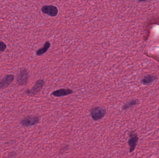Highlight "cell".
<instances>
[{
    "mask_svg": "<svg viewBox=\"0 0 159 158\" xmlns=\"http://www.w3.org/2000/svg\"><path fill=\"white\" fill-rule=\"evenodd\" d=\"M29 72L27 69H22L20 71L17 78V83L19 86L27 84L29 79Z\"/></svg>",
    "mask_w": 159,
    "mask_h": 158,
    "instance_id": "3957f363",
    "label": "cell"
},
{
    "mask_svg": "<svg viewBox=\"0 0 159 158\" xmlns=\"http://www.w3.org/2000/svg\"><path fill=\"white\" fill-rule=\"evenodd\" d=\"M40 122V117L37 116H29L22 119L20 124L23 127H31L38 124Z\"/></svg>",
    "mask_w": 159,
    "mask_h": 158,
    "instance_id": "7a4b0ae2",
    "label": "cell"
},
{
    "mask_svg": "<svg viewBox=\"0 0 159 158\" xmlns=\"http://www.w3.org/2000/svg\"><path fill=\"white\" fill-rule=\"evenodd\" d=\"M50 45H51V44H50V42L48 41H47L45 43L44 46H43L42 48L38 49V50L36 51V55L41 56L45 53L48 51L49 48H50Z\"/></svg>",
    "mask_w": 159,
    "mask_h": 158,
    "instance_id": "9c48e42d",
    "label": "cell"
},
{
    "mask_svg": "<svg viewBox=\"0 0 159 158\" xmlns=\"http://www.w3.org/2000/svg\"><path fill=\"white\" fill-rule=\"evenodd\" d=\"M130 138L128 141V144L129 147V152L132 153L136 148L139 138L137 135L134 131L129 133Z\"/></svg>",
    "mask_w": 159,
    "mask_h": 158,
    "instance_id": "277c9868",
    "label": "cell"
},
{
    "mask_svg": "<svg viewBox=\"0 0 159 158\" xmlns=\"http://www.w3.org/2000/svg\"><path fill=\"white\" fill-rule=\"evenodd\" d=\"M138 104V101L137 100H132L131 101L128 102L127 104L124 105L122 107V109L123 110H126L134 106L135 105Z\"/></svg>",
    "mask_w": 159,
    "mask_h": 158,
    "instance_id": "30bf717a",
    "label": "cell"
},
{
    "mask_svg": "<svg viewBox=\"0 0 159 158\" xmlns=\"http://www.w3.org/2000/svg\"><path fill=\"white\" fill-rule=\"evenodd\" d=\"M7 48V45L3 42L0 41V52H3Z\"/></svg>",
    "mask_w": 159,
    "mask_h": 158,
    "instance_id": "7c38bea8",
    "label": "cell"
},
{
    "mask_svg": "<svg viewBox=\"0 0 159 158\" xmlns=\"http://www.w3.org/2000/svg\"><path fill=\"white\" fill-rule=\"evenodd\" d=\"M14 79V76L11 74L7 75L0 81V89H3L9 86Z\"/></svg>",
    "mask_w": 159,
    "mask_h": 158,
    "instance_id": "52a82bcc",
    "label": "cell"
},
{
    "mask_svg": "<svg viewBox=\"0 0 159 158\" xmlns=\"http://www.w3.org/2000/svg\"><path fill=\"white\" fill-rule=\"evenodd\" d=\"M73 93V91L70 89H61L54 91L52 93V95L56 97H61L66 96Z\"/></svg>",
    "mask_w": 159,
    "mask_h": 158,
    "instance_id": "ba28073f",
    "label": "cell"
},
{
    "mask_svg": "<svg viewBox=\"0 0 159 158\" xmlns=\"http://www.w3.org/2000/svg\"><path fill=\"white\" fill-rule=\"evenodd\" d=\"M155 79V77H153V76H147L143 79L142 82L144 84H149V83H151L152 82L154 81Z\"/></svg>",
    "mask_w": 159,
    "mask_h": 158,
    "instance_id": "8fae6325",
    "label": "cell"
},
{
    "mask_svg": "<svg viewBox=\"0 0 159 158\" xmlns=\"http://www.w3.org/2000/svg\"><path fill=\"white\" fill-rule=\"evenodd\" d=\"M106 112L105 109L100 106L93 107L90 110L91 117L92 119L95 121L103 118L106 114Z\"/></svg>",
    "mask_w": 159,
    "mask_h": 158,
    "instance_id": "6da1fadb",
    "label": "cell"
},
{
    "mask_svg": "<svg viewBox=\"0 0 159 158\" xmlns=\"http://www.w3.org/2000/svg\"><path fill=\"white\" fill-rule=\"evenodd\" d=\"M42 12L51 17H55L58 15V9L57 6L53 5H44L41 9Z\"/></svg>",
    "mask_w": 159,
    "mask_h": 158,
    "instance_id": "5b68a950",
    "label": "cell"
},
{
    "mask_svg": "<svg viewBox=\"0 0 159 158\" xmlns=\"http://www.w3.org/2000/svg\"><path fill=\"white\" fill-rule=\"evenodd\" d=\"M45 82L43 79H39L35 83L30 91L27 92V93L32 95H35L43 89L44 85Z\"/></svg>",
    "mask_w": 159,
    "mask_h": 158,
    "instance_id": "8992f818",
    "label": "cell"
}]
</instances>
